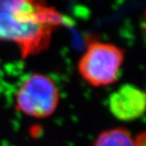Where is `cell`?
I'll list each match as a JSON object with an SVG mask.
<instances>
[{"instance_id": "1", "label": "cell", "mask_w": 146, "mask_h": 146, "mask_svg": "<svg viewBox=\"0 0 146 146\" xmlns=\"http://www.w3.org/2000/svg\"><path fill=\"white\" fill-rule=\"evenodd\" d=\"M69 23L44 2L0 0V40L17 45L24 58L47 49L53 33Z\"/></svg>"}, {"instance_id": "2", "label": "cell", "mask_w": 146, "mask_h": 146, "mask_svg": "<svg viewBox=\"0 0 146 146\" xmlns=\"http://www.w3.org/2000/svg\"><path fill=\"white\" fill-rule=\"evenodd\" d=\"M15 108L26 115L46 118L56 110L59 90L54 80L42 74L27 76L19 85L15 93Z\"/></svg>"}, {"instance_id": "3", "label": "cell", "mask_w": 146, "mask_h": 146, "mask_svg": "<svg viewBox=\"0 0 146 146\" xmlns=\"http://www.w3.org/2000/svg\"><path fill=\"white\" fill-rule=\"evenodd\" d=\"M123 57L122 50L115 45L92 41L79 60V74L91 86L110 85L117 79Z\"/></svg>"}, {"instance_id": "4", "label": "cell", "mask_w": 146, "mask_h": 146, "mask_svg": "<svg viewBox=\"0 0 146 146\" xmlns=\"http://www.w3.org/2000/svg\"><path fill=\"white\" fill-rule=\"evenodd\" d=\"M108 105L111 113L117 119L134 121L146 111V92L135 86L123 85L111 94Z\"/></svg>"}, {"instance_id": "5", "label": "cell", "mask_w": 146, "mask_h": 146, "mask_svg": "<svg viewBox=\"0 0 146 146\" xmlns=\"http://www.w3.org/2000/svg\"><path fill=\"white\" fill-rule=\"evenodd\" d=\"M93 146H137V143L126 129H113L101 133Z\"/></svg>"}]
</instances>
